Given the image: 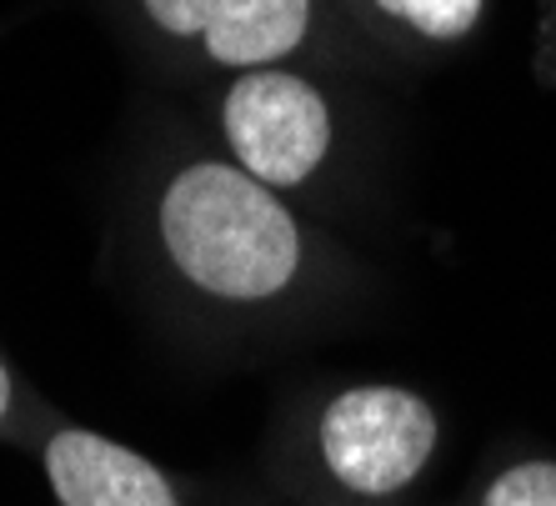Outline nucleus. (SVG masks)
<instances>
[{
	"label": "nucleus",
	"mask_w": 556,
	"mask_h": 506,
	"mask_svg": "<svg viewBox=\"0 0 556 506\" xmlns=\"http://www.w3.org/2000/svg\"><path fill=\"white\" fill-rule=\"evenodd\" d=\"M155 256L201 301L256 312L306 281L311 231L286 195L261 186L236 161H186L151 206Z\"/></svg>",
	"instance_id": "f257e3e1"
},
{
	"label": "nucleus",
	"mask_w": 556,
	"mask_h": 506,
	"mask_svg": "<svg viewBox=\"0 0 556 506\" xmlns=\"http://www.w3.org/2000/svg\"><path fill=\"white\" fill-rule=\"evenodd\" d=\"M176 40L231 71H256L291 55L311 30V0H141Z\"/></svg>",
	"instance_id": "20e7f679"
},
{
	"label": "nucleus",
	"mask_w": 556,
	"mask_h": 506,
	"mask_svg": "<svg viewBox=\"0 0 556 506\" xmlns=\"http://www.w3.org/2000/svg\"><path fill=\"white\" fill-rule=\"evenodd\" d=\"M481 506H556V461H517L481 492Z\"/></svg>",
	"instance_id": "0eeeda50"
},
{
	"label": "nucleus",
	"mask_w": 556,
	"mask_h": 506,
	"mask_svg": "<svg viewBox=\"0 0 556 506\" xmlns=\"http://www.w3.org/2000/svg\"><path fill=\"white\" fill-rule=\"evenodd\" d=\"M376 5L427 40H462L481 21V0H376Z\"/></svg>",
	"instance_id": "423d86ee"
},
{
	"label": "nucleus",
	"mask_w": 556,
	"mask_h": 506,
	"mask_svg": "<svg viewBox=\"0 0 556 506\" xmlns=\"http://www.w3.org/2000/svg\"><path fill=\"white\" fill-rule=\"evenodd\" d=\"M46 477L61 506H181L151 456L86 427H61L46 442Z\"/></svg>",
	"instance_id": "39448f33"
},
{
	"label": "nucleus",
	"mask_w": 556,
	"mask_h": 506,
	"mask_svg": "<svg viewBox=\"0 0 556 506\" xmlns=\"http://www.w3.org/2000/svg\"><path fill=\"white\" fill-rule=\"evenodd\" d=\"M11 396H15V381H11V366L0 362V421H5V412H11Z\"/></svg>",
	"instance_id": "6e6552de"
},
{
	"label": "nucleus",
	"mask_w": 556,
	"mask_h": 506,
	"mask_svg": "<svg viewBox=\"0 0 556 506\" xmlns=\"http://www.w3.org/2000/svg\"><path fill=\"white\" fill-rule=\"evenodd\" d=\"M331 105L311 80L281 65L241 71L220 101V141L226 161L256 176L271 191H301L331 156Z\"/></svg>",
	"instance_id": "7ed1b4c3"
},
{
	"label": "nucleus",
	"mask_w": 556,
	"mask_h": 506,
	"mask_svg": "<svg viewBox=\"0 0 556 506\" xmlns=\"http://www.w3.org/2000/svg\"><path fill=\"white\" fill-rule=\"evenodd\" d=\"M437 442V406L387 381L346 387L316 412V456L351 496H402L431 467Z\"/></svg>",
	"instance_id": "f03ea898"
}]
</instances>
